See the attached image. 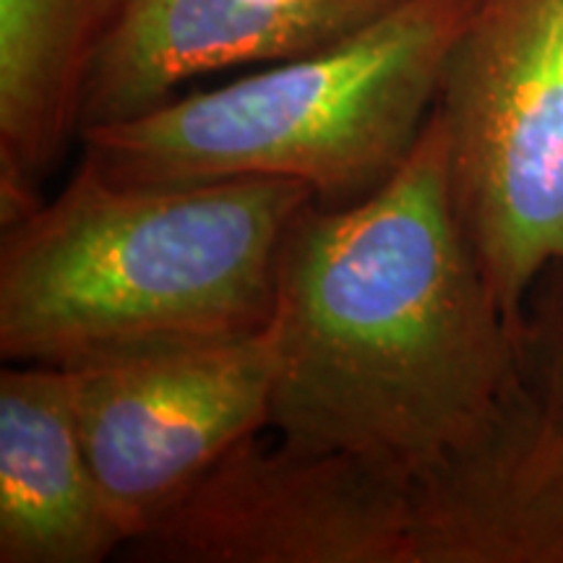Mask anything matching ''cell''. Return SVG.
<instances>
[{
    "label": "cell",
    "instance_id": "obj_2",
    "mask_svg": "<svg viewBox=\"0 0 563 563\" xmlns=\"http://www.w3.org/2000/svg\"><path fill=\"white\" fill-rule=\"evenodd\" d=\"M311 201L287 178L129 186L81 157L55 199L3 228L0 357L79 368L262 332L287 230Z\"/></svg>",
    "mask_w": 563,
    "mask_h": 563
},
{
    "label": "cell",
    "instance_id": "obj_4",
    "mask_svg": "<svg viewBox=\"0 0 563 563\" xmlns=\"http://www.w3.org/2000/svg\"><path fill=\"white\" fill-rule=\"evenodd\" d=\"M433 115L456 214L522 336L534 287L563 269V0H475Z\"/></svg>",
    "mask_w": 563,
    "mask_h": 563
},
{
    "label": "cell",
    "instance_id": "obj_7",
    "mask_svg": "<svg viewBox=\"0 0 563 563\" xmlns=\"http://www.w3.org/2000/svg\"><path fill=\"white\" fill-rule=\"evenodd\" d=\"M407 563H563V431L522 373L407 475Z\"/></svg>",
    "mask_w": 563,
    "mask_h": 563
},
{
    "label": "cell",
    "instance_id": "obj_10",
    "mask_svg": "<svg viewBox=\"0 0 563 563\" xmlns=\"http://www.w3.org/2000/svg\"><path fill=\"white\" fill-rule=\"evenodd\" d=\"M129 0H0V224L42 203L70 141L91 58Z\"/></svg>",
    "mask_w": 563,
    "mask_h": 563
},
{
    "label": "cell",
    "instance_id": "obj_3",
    "mask_svg": "<svg viewBox=\"0 0 563 563\" xmlns=\"http://www.w3.org/2000/svg\"><path fill=\"white\" fill-rule=\"evenodd\" d=\"M473 5L405 0L327 51L84 131V157L129 186L287 178L319 207L361 203L412 157Z\"/></svg>",
    "mask_w": 563,
    "mask_h": 563
},
{
    "label": "cell",
    "instance_id": "obj_11",
    "mask_svg": "<svg viewBox=\"0 0 563 563\" xmlns=\"http://www.w3.org/2000/svg\"><path fill=\"white\" fill-rule=\"evenodd\" d=\"M548 285L534 311L525 313L519 336L522 376L538 391L563 431V269L545 274Z\"/></svg>",
    "mask_w": 563,
    "mask_h": 563
},
{
    "label": "cell",
    "instance_id": "obj_8",
    "mask_svg": "<svg viewBox=\"0 0 563 563\" xmlns=\"http://www.w3.org/2000/svg\"><path fill=\"white\" fill-rule=\"evenodd\" d=\"M405 0H129L91 58L84 131L133 121L194 76L340 45Z\"/></svg>",
    "mask_w": 563,
    "mask_h": 563
},
{
    "label": "cell",
    "instance_id": "obj_9",
    "mask_svg": "<svg viewBox=\"0 0 563 563\" xmlns=\"http://www.w3.org/2000/svg\"><path fill=\"white\" fill-rule=\"evenodd\" d=\"M81 441L70 373L0 371V563H102L129 545Z\"/></svg>",
    "mask_w": 563,
    "mask_h": 563
},
{
    "label": "cell",
    "instance_id": "obj_1",
    "mask_svg": "<svg viewBox=\"0 0 563 563\" xmlns=\"http://www.w3.org/2000/svg\"><path fill=\"white\" fill-rule=\"evenodd\" d=\"M272 327L269 428L405 475L473 431L522 373L519 336L456 214L433 112L382 191L298 211Z\"/></svg>",
    "mask_w": 563,
    "mask_h": 563
},
{
    "label": "cell",
    "instance_id": "obj_5",
    "mask_svg": "<svg viewBox=\"0 0 563 563\" xmlns=\"http://www.w3.org/2000/svg\"><path fill=\"white\" fill-rule=\"evenodd\" d=\"M144 563H407V475L258 433L133 534Z\"/></svg>",
    "mask_w": 563,
    "mask_h": 563
},
{
    "label": "cell",
    "instance_id": "obj_6",
    "mask_svg": "<svg viewBox=\"0 0 563 563\" xmlns=\"http://www.w3.org/2000/svg\"><path fill=\"white\" fill-rule=\"evenodd\" d=\"M66 371L91 467L133 538L230 449L269 428L277 336L269 323Z\"/></svg>",
    "mask_w": 563,
    "mask_h": 563
}]
</instances>
